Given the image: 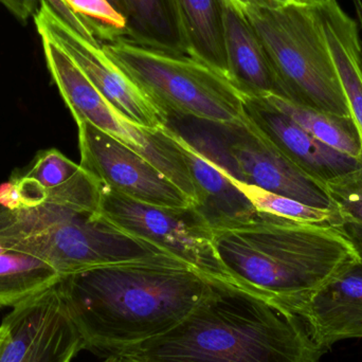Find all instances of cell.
<instances>
[{
    "instance_id": "obj_5",
    "label": "cell",
    "mask_w": 362,
    "mask_h": 362,
    "mask_svg": "<svg viewBox=\"0 0 362 362\" xmlns=\"http://www.w3.org/2000/svg\"><path fill=\"white\" fill-rule=\"evenodd\" d=\"M100 42L112 63L168 118L173 115L217 125L244 119V95L200 59L150 48L122 35Z\"/></svg>"
},
{
    "instance_id": "obj_33",
    "label": "cell",
    "mask_w": 362,
    "mask_h": 362,
    "mask_svg": "<svg viewBox=\"0 0 362 362\" xmlns=\"http://www.w3.org/2000/svg\"><path fill=\"white\" fill-rule=\"evenodd\" d=\"M1 334H2L1 329H0V340H1Z\"/></svg>"
},
{
    "instance_id": "obj_3",
    "label": "cell",
    "mask_w": 362,
    "mask_h": 362,
    "mask_svg": "<svg viewBox=\"0 0 362 362\" xmlns=\"http://www.w3.org/2000/svg\"><path fill=\"white\" fill-rule=\"evenodd\" d=\"M230 282L300 318L313 298L358 261L329 223H300L257 211L248 223L213 230Z\"/></svg>"
},
{
    "instance_id": "obj_2",
    "label": "cell",
    "mask_w": 362,
    "mask_h": 362,
    "mask_svg": "<svg viewBox=\"0 0 362 362\" xmlns=\"http://www.w3.org/2000/svg\"><path fill=\"white\" fill-rule=\"evenodd\" d=\"M303 321L227 281L167 333L114 355L120 362H320Z\"/></svg>"
},
{
    "instance_id": "obj_23",
    "label": "cell",
    "mask_w": 362,
    "mask_h": 362,
    "mask_svg": "<svg viewBox=\"0 0 362 362\" xmlns=\"http://www.w3.org/2000/svg\"><path fill=\"white\" fill-rule=\"evenodd\" d=\"M231 180L259 212L276 215L300 223H329L335 228L339 225L340 214L338 209L317 208L255 185H247L232 178Z\"/></svg>"
},
{
    "instance_id": "obj_19",
    "label": "cell",
    "mask_w": 362,
    "mask_h": 362,
    "mask_svg": "<svg viewBox=\"0 0 362 362\" xmlns=\"http://www.w3.org/2000/svg\"><path fill=\"white\" fill-rule=\"evenodd\" d=\"M132 42L175 54L189 55L177 0H120Z\"/></svg>"
},
{
    "instance_id": "obj_24",
    "label": "cell",
    "mask_w": 362,
    "mask_h": 362,
    "mask_svg": "<svg viewBox=\"0 0 362 362\" xmlns=\"http://www.w3.org/2000/svg\"><path fill=\"white\" fill-rule=\"evenodd\" d=\"M340 214L337 229L352 245L362 261V165L337 180L327 183Z\"/></svg>"
},
{
    "instance_id": "obj_29",
    "label": "cell",
    "mask_w": 362,
    "mask_h": 362,
    "mask_svg": "<svg viewBox=\"0 0 362 362\" xmlns=\"http://www.w3.org/2000/svg\"><path fill=\"white\" fill-rule=\"evenodd\" d=\"M108 2H110V4H112V6H114L115 8H116L117 11H118L119 13L121 14V2L120 0H107ZM122 15V14H121ZM123 16V15H122Z\"/></svg>"
},
{
    "instance_id": "obj_20",
    "label": "cell",
    "mask_w": 362,
    "mask_h": 362,
    "mask_svg": "<svg viewBox=\"0 0 362 362\" xmlns=\"http://www.w3.org/2000/svg\"><path fill=\"white\" fill-rule=\"evenodd\" d=\"M189 55L229 78L225 36V0H177ZM230 80V78H229Z\"/></svg>"
},
{
    "instance_id": "obj_1",
    "label": "cell",
    "mask_w": 362,
    "mask_h": 362,
    "mask_svg": "<svg viewBox=\"0 0 362 362\" xmlns=\"http://www.w3.org/2000/svg\"><path fill=\"white\" fill-rule=\"evenodd\" d=\"M213 281L161 255L61 276L57 286L83 349L110 357L173 329Z\"/></svg>"
},
{
    "instance_id": "obj_28",
    "label": "cell",
    "mask_w": 362,
    "mask_h": 362,
    "mask_svg": "<svg viewBox=\"0 0 362 362\" xmlns=\"http://www.w3.org/2000/svg\"><path fill=\"white\" fill-rule=\"evenodd\" d=\"M352 2L355 8V13H356L357 23L362 31V0H352Z\"/></svg>"
},
{
    "instance_id": "obj_16",
    "label": "cell",
    "mask_w": 362,
    "mask_h": 362,
    "mask_svg": "<svg viewBox=\"0 0 362 362\" xmlns=\"http://www.w3.org/2000/svg\"><path fill=\"white\" fill-rule=\"evenodd\" d=\"M225 36L228 72L244 97L286 98L284 87L257 32L244 13L226 2Z\"/></svg>"
},
{
    "instance_id": "obj_17",
    "label": "cell",
    "mask_w": 362,
    "mask_h": 362,
    "mask_svg": "<svg viewBox=\"0 0 362 362\" xmlns=\"http://www.w3.org/2000/svg\"><path fill=\"white\" fill-rule=\"evenodd\" d=\"M19 173L40 185L45 204L88 212L99 211V181L57 148L38 153L29 167Z\"/></svg>"
},
{
    "instance_id": "obj_25",
    "label": "cell",
    "mask_w": 362,
    "mask_h": 362,
    "mask_svg": "<svg viewBox=\"0 0 362 362\" xmlns=\"http://www.w3.org/2000/svg\"><path fill=\"white\" fill-rule=\"evenodd\" d=\"M64 4L88 25L99 42L123 35L127 29L124 17L107 0H63Z\"/></svg>"
},
{
    "instance_id": "obj_26",
    "label": "cell",
    "mask_w": 362,
    "mask_h": 362,
    "mask_svg": "<svg viewBox=\"0 0 362 362\" xmlns=\"http://www.w3.org/2000/svg\"><path fill=\"white\" fill-rule=\"evenodd\" d=\"M225 1L240 12H242L243 8H245L274 10V8H282L287 4H298L296 0H225Z\"/></svg>"
},
{
    "instance_id": "obj_10",
    "label": "cell",
    "mask_w": 362,
    "mask_h": 362,
    "mask_svg": "<svg viewBox=\"0 0 362 362\" xmlns=\"http://www.w3.org/2000/svg\"><path fill=\"white\" fill-rule=\"evenodd\" d=\"M38 33L54 40L82 70L100 95L129 122L146 129L167 127L169 118L106 55L101 42L87 40L40 0L34 14Z\"/></svg>"
},
{
    "instance_id": "obj_4",
    "label": "cell",
    "mask_w": 362,
    "mask_h": 362,
    "mask_svg": "<svg viewBox=\"0 0 362 362\" xmlns=\"http://www.w3.org/2000/svg\"><path fill=\"white\" fill-rule=\"evenodd\" d=\"M0 244L33 255L59 276L171 255L112 225L99 211L88 212L45 204L0 210Z\"/></svg>"
},
{
    "instance_id": "obj_14",
    "label": "cell",
    "mask_w": 362,
    "mask_h": 362,
    "mask_svg": "<svg viewBox=\"0 0 362 362\" xmlns=\"http://www.w3.org/2000/svg\"><path fill=\"white\" fill-rule=\"evenodd\" d=\"M323 350L342 340L362 338V261L327 283L300 317Z\"/></svg>"
},
{
    "instance_id": "obj_11",
    "label": "cell",
    "mask_w": 362,
    "mask_h": 362,
    "mask_svg": "<svg viewBox=\"0 0 362 362\" xmlns=\"http://www.w3.org/2000/svg\"><path fill=\"white\" fill-rule=\"evenodd\" d=\"M57 282L4 317L0 362H71L83 350Z\"/></svg>"
},
{
    "instance_id": "obj_18",
    "label": "cell",
    "mask_w": 362,
    "mask_h": 362,
    "mask_svg": "<svg viewBox=\"0 0 362 362\" xmlns=\"http://www.w3.org/2000/svg\"><path fill=\"white\" fill-rule=\"evenodd\" d=\"M316 8L351 115L362 135L361 28L337 0H317Z\"/></svg>"
},
{
    "instance_id": "obj_32",
    "label": "cell",
    "mask_w": 362,
    "mask_h": 362,
    "mask_svg": "<svg viewBox=\"0 0 362 362\" xmlns=\"http://www.w3.org/2000/svg\"><path fill=\"white\" fill-rule=\"evenodd\" d=\"M6 249L4 248V247L2 246L1 244H0V253L6 252Z\"/></svg>"
},
{
    "instance_id": "obj_31",
    "label": "cell",
    "mask_w": 362,
    "mask_h": 362,
    "mask_svg": "<svg viewBox=\"0 0 362 362\" xmlns=\"http://www.w3.org/2000/svg\"><path fill=\"white\" fill-rule=\"evenodd\" d=\"M104 362H120V361H119V359L117 358L116 356H110L107 357V358H106V361Z\"/></svg>"
},
{
    "instance_id": "obj_7",
    "label": "cell",
    "mask_w": 362,
    "mask_h": 362,
    "mask_svg": "<svg viewBox=\"0 0 362 362\" xmlns=\"http://www.w3.org/2000/svg\"><path fill=\"white\" fill-rule=\"evenodd\" d=\"M47 67L76 124L87 122L129 146L195 200L182 153L168 127L146 129L123 118L89 82L69 55L48 35L40 33Z\"/></svg>"
},
{
    "instance_id": "obj_15",
    "label": "cell",
    "mask_w": 362,
    "mask_h": 362,
    "mask_svg": "<svg viewBox=\"0 0 362 362\" xmlns=\"http://www.w3.org/2000/svg\"><path fill=\"white\" fill-rule=\"evenodd\" d=\"M168 129L187 163L195 191L194 206L212 231L250 221L257 211L231 178L169 125Z\"/></svg>"
},
{
    "instance_id": "obj_34",
    "label": "cell",
    "mask_w": 362,
    "mask_h": 362,
    "mask_svg": "<svg viewBox=\"0 0 362 362\" xmlns=\"http://www.w3.org/2000/svg\"><path fill=\"white\" fill-rule=\"evenodd\" d=\"M1 208H2V206H0V210H1Z\"/></svg>"
},
{
    "instance_id": "obj_12",
    "label": "cell",
    "mask_w": 362,
    "mask_h": 362,
    "mask_svg": "<svg viewBox=\"0 0 362 362\" xmlns=\"http://www.w3.org/2000/svg\"><path fill=\"white\" fill-rule=\"evenodd\" d=\"M81 167L100 183L132 199L187 208L194 202L150 161L87 122L78 123Z\"/></svg>"
},
{
    "instance_id": "obj_22",
    "label": "cell",
    "mask_w": 362,
    "mask_h": 362,
    "mask_svg": "<svg viewBox=\"0 0 362 362\" xmlns=\"http://www.w3.org/2000/svg\"><path fill=\"white\" fill-rule=\"evenodd\" d=\"M61 279L46 262L19 251L0 253V308H15Z\"/></svg>"
},
{
    "instance_id": "obj_13",
    "label": "cell",
    "mask_w": 362,
    "mask_h": 362,
    "mask_svg": "<svg viewBox=\"0 0 362 362\" xmlns=\"http://www.w3.org/2000/svg\"><path fill=\"white\" fill-rule=\"evenodd\" d=\"M244 115L253 127L313 180L327 185L361 168L362 160L336 151L264 98H244Z\"/></svg>"
},
{
    "instance_id": "obj_6",
    "label": "cell",
    "mask_w": 362,
    "mask_h": 362,
    "mask_svg": "<svg viewBox=\"0 0 362 362\" xmlns=\"http://www.w3.org/2000/svg\"><path fill=\"white\" fill-rule=\"evenodd\" d=\"M284 87L285 99L352 117L325 40L316 4L274 10L245 8Z\"/></svg>"
},
{
    "instance_id": "obj_8",
    "label": "cell",
    "mask_w": 362,
    "mask_h": 362,
    "mask_svg": "<svg viewBox=\"0 0 362 362\" xmlns=\"http://www.w3.org/2000/svg\"><path fill=\"white\" fill-rule=\"evenodd\" d=\"M216 144L185 139L234 180L293 198L317 208L338 209L327 185L313 180L289 161L244 119L230 125L214 124Z\"/></svg>"
},
{
    "instance_id": "obj_30",
    "label": "cell",
    "mask_w": 362,
    "mask_h": 362,
    "mask_svg": "<svg viewBox=\"0 0 362 362\" xmlns=\"http://www.w3.org/2000/svg\"><path fill=\"white\" fill-rule=\"evenodd\" d=\"M300 4H316L317 0H296Z\"/></svg>"
},
{
    "instance_id": "obj_27",
    "label": "cell",
    "mask_w": 362,
    "mask_h": 362,
    "mask_svg": "<svg viewBox=\"0 0 362 362\" xmlns=\"http://www.w3.org/2000/svg\"><path fill=\"white\" fill-rule=\"evenodd\" d=\"M17 18L25 21L35 14L37 0H0Z\"/></svg>"
},
{
    "instance_id": "obj_21",
    "label": "cell",
    "mask_w": 362,
    "mask_h": 362,
    "mask_svg": "<svg viewBox=\"0 0 362 362\" xmlns=\"http://www.w3.org/2000/svg\"><path fill=\"white\" fill-rule=\"evenodd\" d=\"M310 135L336 151L362 160V135L353 117H344L296 103L279 95L263 97Z\"/></svg>"
},
{
    "instance_id": "obj_9",
    "label": "cell",
    "mask_w": 362,
    "mask_h": 362,
    "mask_svg": "<svg viewBox=\"0 0 362 362\" xmlns=\"http://www.w3.org/2000/svg\"><path fill=\"white\" fill-rule=\"evenodd\" d=\"M100 187L99 212L112 225L214 280L230 282L217 257L212 229L194 204L187 208L155 206L132 199L102 183Z\"/></svg>"
}]
</instances>
